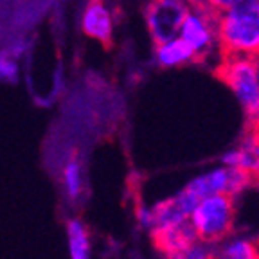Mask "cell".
<instances>
[{
	"label": "cell",
	"instance_id": "obj_18",
	"mask_svg": "<svg viewBox=\"0 0 259 259\" xmlns=\"http://www.w3.org/2000/svg\"><path fill=\"white\" fill-rule=\"evenodd\" d=\"M239 0H203L202 4L209 6V8L216 9V11H225V9H229L231 6L238 4Z\"/></svg>",
	"mask_w": 259,
	"mask_h": 259
},
{
	"label": "cell",
	"instance_id": "obj_17",
	"mask_svg": "<svg viewBox=\"0 0 259 259\" xmlns=\"http://www.w3.org/2000/svg\"><path fill=\"white\" fill-rule=\"evenodd\" d=\"M135 218H137V223L141 229L144 231L151 232L155 225V212H153V207H148V205H139L135 209Z\"/></svg>",
	"mask_w": 259,
	"mask_h": 259
},
{
	"label": "cell",
	"instance_id": "obj_7",
	"mask_svg": "<svg viewBox=\"0 0 259 259\" xmlns=\"http://www.w3.org/2000/svg\"><path fill=\"white\" fill-rule=\"evenodd\" d=\"M222 164L245 171L254 184H259V121L248 122L239 144L222 155Z\"/></svg>",
	"mask_w": 259,
	"mask_h": 259
},
{
	"label": "cell",
	"instance_id": "obj_8",
	"mask_svg": "<svg viewBox=\"0 0 259 259\" xmlns=\"http://www.w3.org/2000/svg\"><path fill=\"white\" fill-rule=\"evenodd\" d=\"M150 234L155 241V247L166 259H175L198 241L189 222L177 223V225L164 227V229H155Z\"/></svg>",
	"mask_w": 259,
	"mask_h": 259
},
{
	"label": "cell",
	"instance_id": "obj_16",
	"mask_svg": "<svg viewBox=\"0 0 259 259\" xmlns=\"http://www.w3.org/2000/svg\"><path fill=\"white\" fill-rule=\"evenodd\" d=\"M175 259H214L212 255V245L203 241H196L193 247H189L186 252L177 255Z\"/></svg>",
	"mask_w": 259,
	"mask_h": 259
},
{
	"label": "cell",
	"instance_id": "obj_3",
	"mask_svg": "<svg viewBox=\"0 0 259 259\" xmlns=\"http://www.w3.org/2000/svg\"><path fill=\"white\" fill-rule=\"evenodd\" d=\"M214 74L234 92L248 122L259 121V60L222 58Z\"/></svg>",
	"mask_w": 259,
	"mask_h": 259
},
{
	"label": "cell",
	"instance_id": "obj_1",
	"mask_svg": "<svg viewBox=\"0 0 259 259\" xmlns=\"http://www.w3.org/2000/svg\"><path fill=\"white\" fill-rule=\"evenodd\" d=\"M216 44L222 58L259 60V0H239L220 11Z\"/></svg>",
	"mask_w": 259,
	"mask_h": 259
},
{
	"label": "cell",
	"instance_id": "obj_13",
	"mask_svg": "<svg viewBox=\"0 0 259 259\" xmlns=\"http://www.w3.org/2000/svg\"><path fill=\"white\" fill-rule=\"evenodd\" d=\"M67 245L70 259H92V243L85 223L70 220L67 225Z\"/></svg>",
	"mask_w": 259,
	"mask_h": 259
},
{
	"label": "cell",
	"instance_id": "obj_12",
	"mask_svg": "<svg viewBox=\"0 0 259 259\" xmlns=\"http://www.w3.org/2000/svg\"><path fill=\"white\" fill-rule=\"evenodd\" d=\"M155 58L160 67H178V65L196 61V54L182 38H171L164 44L155 45Z\"/></svg>",
	"mask_w": 259,
	"mask_h": 259
},
{
	"label": "cell",
	"instance_id": "obj_11",
	"mask_svg": "<svg viewBox=\"0 0 259 259\" xmlns=\"http://www.w3.org/2000/svg\"><path fill=\"white\" fill-rule=\"evenodd\" d=\"M214 259H259V241L245 234H229L212 245Z\"/></svg>",
	"mask_w": 259,
	"mask_h": 259
},
{
	"label": "cell",
	"instance_id": "obj_15",
	"mask_svg": "<svg viewBox=\"0 0 259 259\" xmlns=\"http://www.w3.org/2000/svg\"><path fill=\"white\" fill-rule=\"evenodd\" d=\"M18 79V65L9 54H0V81L15 83Z\"/></svg>",
	"mask_w": 259,
	"mask_h": 259
},
{
	"label": "cell",
	"instance_id": "obj_5",
	"mask_svg": "<svg viewBox=\"0 0 259 259\" xmlns=\"http://www.w3.org/2000/svg\"><path fill=\"white\" fill-rule=\"evenodd\" d=\"M220 11L205 4L189 6L186 18L180 25V38L191 45L196 54V60H205L210 49L216 44V31H218Z\"/></svg>",
	"mask_w": 259,
	"mask_h": 259
},
{
	"label": "cell",
	"instance_id": "obj_6",
	"mask_svg": "<svg viewBox=\"0 0 259 259\" xmlns=\"http://www.w3.org/2000/svg\"><path fill=\"white\" fill-rule=\"evenodd\" d=\"M187 11V0H150L146 6V27L153 44L177 38Z\"/></svg>",
	"mask_w": 259,
	"mask_h": 259
},
{
	"label": "cell",
	"instance_id": "obj_19",
	"mask_svg": "<svg viewBox=\"0 0 259 259\" xmlns=\"http://www.w3.org/2000/svg\"><path fill=\"white\" fill-rule=\"evenodd\" d=\"M203 0H187V4L189 6H196V4H202Z\"/></svg>",
	"mask_w": 259,
	"mask_h": 259
},
{
	"label": "cell",
	"instance_id": "obj_2",
	"mask_svg": "<svg viewBox=\"0 0 259 259\" xmlns=\"http://www.w3.org/2000/svg\"><path fill=\"white\" fill-rule=\"evenodd\" d=\"M189 223L198 241L216 245L234 232L236 198L222 193L196 200L189 214Z\"/></svg>",
	"mask_w": 259,
	"mask_h": 259
},
{
	"label": "cell",
	"instance_id": "obj_9",
	"mask_svg": "<svg viewBox=\"0 0 259 259\" xmlns=\"http://www.w3.org/2000/svg\"><path fill=\"white\" fill-rule=\"evenodd\" d=\"M81 27L87 36L97 40L105 47H110L113 41V20L112 13L106 8L105 0H89L83 16Z\"/></svg>",
	"mask_w": 259,
	"mask_h": 259
},
{
	"label": "cell",
	"instance_id": "obj_4",
	"mask_svg": "<svg viewBox=\"0 0 259 259\" xmlns=\"http://www.w3.org/2000/svg\"><path fill=\"white\" fill-rule=\"evenodd\" d=\"M250 186H254V180L245 171L238 167L218 166L212 169H207L203 173L196 175L186 186V189L193 194L194 198L200 200L210 194H229L232 198H238Z\"/></svg>",
	"mask_w": 259,
	"mask_h": 259
},
{
	"label": "cell",
	"instance_id": "obj_10",
	"mask_svg": "<svg viewBox=\"0 0 259 259\" xmlns=\"http://www.w3.org/2000/svg\"><path fill=\"white\" fill-rule=\"evenodd\" d=\"M196 198L184 187L182 191H178L177 194L169 196V198L162 200V202L155 203L153 212H155V229H164V227L177 225V223L189 222V214L193 210Z\"/></svg>",
	"mask_w": 259,
	"mask_h": 259
},
{
	"label": "cell",
	"instance_id": "obj_14",
	"mask_svg": "<svg viewBox=\"0 0 259 259\" xmlns=\"http://www.w3.org/2000/svg\"><path fill=\"white\" fill-rule=\"evenodd\" d=\"M63 191L67 198L76 202L79 200L83 193V169H81V162L77 158H72L65 164L63 167Z\"/></svg>",
	"mask_w": 259,
	"mask_h": 259
}]
</instances>
